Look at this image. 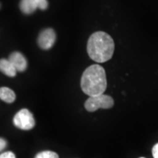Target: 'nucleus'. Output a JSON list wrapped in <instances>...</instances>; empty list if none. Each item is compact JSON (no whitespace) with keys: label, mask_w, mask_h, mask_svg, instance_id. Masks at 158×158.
Instances as JSON below:
<instances>
[{"label":"nucleus","mask_w":158,"mask_h":158,"mask_svg":"<svg viewBox=\"0 0 158 158\" xmlns=\"http://www.w3.org/2000/svg\"><path fill=\"white\" fill-rule=\"evenodd\" d=\"M140 158H145V157H140Z\"/></svg>","instance_id":"obj_14"},{"label":"nucleus","mask_w":158,"mask_h":158,"mask_svg":"<svg viewBox=\"0 0 158 158\" xmlns=\"http://www.w3.org/2000/svg\"><path fill=\"white\" fill-rule=\"evenodd\" d=\"M114 99L109 95L102 94L100 95L89 97L85 102V108L89 112H94L99 108L108 109L114 106Z\"/></svg>","instance_id":"obj_3"},{"label":"nucleus","mask_w":158,"mask_h":158,"mask_svg":"<svg viewBox=\"0 0 158 158\" xmlns=\"http://www.w3.org/2000/svg\"><path fill=\"white\" fill-rule=\"evenodd\" d=\"M82 91L89 97L103 94L107 87L106 71L100 64H92L84 70L81 80Z\"/></svg>","instance_id":"obj_2"},{"label":"nucleus","mask_w":158,"mask_h":158,"mask_svg":"<svg viewBox=\"0 0 158 158\" xmlns=\"http://www.w3.org/2000/svg\"><path fill=\"white\" fill-rule=\"evenodd\" d=\"M0 71L2 73L9 77H15L16 76L17 70L9 59H0Z\"/></svg>","instance_id":"obj_8"},{"label":"nucleus","mask_w":158,"mask_h":158,"mask_svg":"<svg viewBox=\"0 0 158 158\" xmlns=\"http://www.w3.org/2000/svg\"><path fill=\"white\" fill-rule=\"evenodd\" d=\"M8 59L19 72H23L27 68V59L25 56L19 51H14L11 53Z\"/></svg>","instance_id":"obj_7"},{"label":"nucleus","mask_w":158,"mask_h":158,"mask_svg":"<svg viewBox=\"0 0 158 158\" xmlns=\"http://www.w3.org/2000/svg\"><path fill=\"white\" fill-rule=\"evenodd\" d=\"M35 158H59V155L52 151H43L37 154Z\"/></svg>","instance_id":"obj_10"},{"label":"nucleus","mask_w":158,"mask_h":158,"mask_svg":"<svg viewBox=\"0 0 158 158\" xmlns=\"http://www.w3.org/2000/svg\"><path fill=\"white\" fill-rule=\"evenodd\" d=\"M0 158H16L14 153L12 152H5L0 155Z\"/></svg>","instance_id":"obj_11"},{"label":"nucleus","mask_w":158,"mask_h":158,"mask_svg":"<svg viewBox=\"0 0 158 158\" xmlns=\"http://www.w3.org/2000/svg\"><path fill=\"white\" fill-rule=\"evenodd\" d=\"M48 7L47 0H21L19 4L20 10L26 15L32 14L37 9L45 10Z\"/></svg>","instance_id":"obj_5"},{"label":"nucleus","mask_w":158,"mask_h":158,"mask_svg":"<svg viewBox=\"0 0 158 158\" xmlns=\"http://www.w3.org/2000/svg\"><path fill=\"white\" fill-rule=\"evenodd\" d=\"M7 147V141L4 138H0V152H2Z\"/></svg>","instance_id":"obj_12"},{"label":"nucleus","mask_w":158,"mask_h":158,"mask_svg":"<svg viewBox=\"0 0 158 158\" xmlns=\"http://www.w3.org/2000/svg\"><path fill=\"white\" fill-rule=\"evenodd\" d=\"M0 7H1V5H0Z\"/></svg>","instance_id":"obj_15"},{"label":"nucleus","mask_w":158,"mask_h":158,"mask_svg":"<svg viewBox=\"0 0 158 158\" xmlns=\"http://www.w3.org/2000/svg\"><path fill=\"white\" fill-rule=\"evenodd\" d=\"M56 35L52 28H47L40 31L37 38V44L43 50H48L54 45Z\"/></svg>","instance_id":"obj_6"},{"label":"nucleus","mask_w":158,"mask_h":158,"mask_svg":"<svg viewBox=\"0 0 158 158\" xmlns=\"http://www.w3.org/2000/svg\"><path fill=\"white\" fill-rule=\"evenodd\" d=\"M152 155L154 158H158V143H156L152 148Z\"/></svg>","instance_id":"obj_13"},{"label":"nucleus","mask_w":158,"mask_h":158,"mask_svg":"<svg viewBox=\"0 0 158 158\" xmlns=\"http://www.w3.org/2000/svg\"><path fill=\"white\" fill-rule=\"evenodd\" d=\"M115 45L112 37L104 31H97L89 38L87 52L92 60L98 63L107 62L113 56Z\"/></svg>","instance_id":"obj_1"},{"label":"nucleus","mask_w":158,"mask_h":158,"mask_svg":"<svg viewBox=\"0 0 158 158\" xmlns=\"http://www.w3.org/2000/svg\"><path fill=\"white\" fill-rule=\"evenodd\" d=\"M15 92L11 89L8 87L0 88V99L7 103H12L15 101Z\"/></svg>","instance_id":"obj_9"},{"label":"nucleus","mask_w":158,"mask_h":158,"mask_svg":"<svg viewBox=\"0 0 158 158\" xmlns=\"http://www.w3.org/2000/svg\"><path fill=\"white\" fill-rule=\"evenodd\" d=\"M13 124L15 127L23 130L32 129L35 125V121L32 114L28 109L20 110L13 118Z\"/></svg>","instance_id":"obj_4"}]
</instances>
